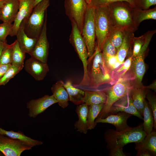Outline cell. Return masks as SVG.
I'll use <instances>...</instances> for the list:
<instances>
[{"label":"cell","instance_id":"cell-1","mask_svg":"<svg viewBox=\"0 0 156 156\" xmlns=\"http://www.w3.org/2000/svg\"><path fill=\"white\" fill-rule=\"evenodd\" d=\"M146 135L142 124L120 131L112 129H107L104 137L107 148L109 151L108 155L126 156L123 151V147L129 143L142 141Z\"/></svg>","mask_w":156,"mask_h":156},{"label":"cell","instance_id":"cell-2","mask_svg":"<svg viewBox=\"0 0 156 156\" xmlns=\"http://www.w3.org/2000/svg\"><path fill=\"white\" fill-rule=\"evenodd\" d=\"M115 27L125 31L134 32L138 29L135 22V6L125 1H118L107 6Z\"/></svg>","mask_w":156,"mask_h":156},{"label":"cell","instance_id":"cell-3","mask_svg":"<svg viewBox=\"0 0 156 156\" xmlns=\"http://www.w3.org/2000/svg\"><path fill=\"white\" fill-rule=\"evenodd\" d=\"M88 62L89 87L97 88L110 83L112 80V74L105 65L101 51H95L92 56L88 59Z\"/></svg>","mask_w":156,"mask_h":156},{"label":"cell","instance_id":"cell-4","mask_svg":"<svg viewBox=\"0 0 156 156\" xmlns=\"http://www.w3.org/2000/svg\"><path fill=\"white\" fill-rule=\"evenodd\" d=\"M94 19L96 39L95 51H101L104 43L115 27L107 6L95 7Z\"/></svg>","mask_w":156,"mask_h":156},{"label":"cell","instance_id":"cell-5","mask_svg":"<svg viewBox=\"0 0 156 156\" xmlns=\"http://www.w3.org/2000/svg\"><path fill=\"white\" fill-rule=\"evenodd\" d=\"M49 0H43L33 8L29 15L21 23L26 34L30 38H38L42 29Z\"/></svg>","mask_w":156,"mask_h":156},{"label":"cell","instance_id":"cell-6","mask_svg":"<svg viewBox=\"0 0 156 156\" xmlns=\"http://www.w3.org/2000/svg\"><path fill=\"white\" fill-rule=\"evenodd\" d=\"M132 86L130 79L122 78L110 87L102 90L106 95V101L96 118H104L107 117L112 105L125 96Z\"/></svg>","mask_w":156,"mask_h":156},{"label":"cell","instance_id":"cell-7","mask_svg":"<svg viewBox=\"0 0 156 156\" xmlns=\"http://www.w3.org/2000/svg\"><path fill=\"white\" fill-rule=\"evenodd\" d=\"M71 23L72 29L69 41L82 63L84 70L83 78L79 86L89 87V81L87 70L89 57L87 49L77 25L74 23Z\"/></svg>","mask_w":156,"mask_h":156},{"label":"cell","instance_id":"cell-8","mask_svg":"<svg viewBox=\"0 0 156 156\" xmlns=\"http://www.w3.org/2000/svg\"><path fill=\"white\" fill-rule=\"evenodd\" d=\"M94 10V7L88 4L81 32L87 49L88 58L92 56L96 49Z\"/></svg>","mask_w":156,"mask_h":156},{"label":"cell","instance_id":"cell-9","mask_svg":"<svg viewBox=\"0 0 156 156\" xmlns=\"http://www.w3.org/2000/svg\"><path fill=\"white\" fill-rule=\"evenodd\" d=\"M88 4L85 0H65L66 14L71 23L77 25L81 34Z\"/></svg>","mask_w":156,"mask_h":156},{"label":"cell","instance_id":"cell-10","mask_svg":"<svg viewBox=\"0 0 156 156\" xmlns=\"http://www.w3.org/2000/svg\"><path fill=\"white\" fill-rule=\"evenodd\" d=\"M20 141L0 135V151L5 156H20L24 151L31 149Z\"/></svg>","mask_w":156,"mask_h":156},{"label":"cell","instance_id":"cell-11","mask_svg":"<svg viewBox=\"0 0 156 156\" xmlns=\"http://www.w3.org/2000/svg\"><path fill=\"white\" fill-rule=\"evenodd\" d=\"M47 14L37 42L33 51L30 54L31 57L44 63H47V62L49 47L47 34Z\"/></svg>","mask_w":156,"mask_h":156},{"label":"cell","instance_id":"cell-12","mask_svg":"<svg viewBox=\"0 0 156 156\" xmlns=\"http://www.w3.org/2000/svg\"><path fill=\"white\" fill-rule=\"evenodd\" d=\"M56 103L57 102L52 95H45L41 98L31 99L27 103L26 107L28 109V116L30 118H35L49 107Z\"/></svg>","mask_w":156,"mask_h":156},{"label":"cell","instance_id":"cell-13","mask_svg":"<svg viewBox=\"0 0 156 156\" xmlns=\"http://www.w3.org/2000/svg\"><path fill=\"white\" fill-rule=\"evenodd\" d=\"M131 89L125 96L112 105L109 110L108 115L115 114L118 112H123L136 116L141 119H143L141 114L133 104L131 94Z\"/></svg>","mask_w":156,"mask_h":156},{"label":"cell","instance_id":"cell-14","mask_svg":"<svg viewBox=\"0 0 156 156\" xmlns=\"http://www.w3.org/2000/svg\"><path fill=\"white\" fill-rule=\"evenodd\" d=\"M147 49L146 47L142 46L138 54L132 57L130 68L134 77L133 85H142V81L146 70L144 58Z\"/></svg>","mask_w":156,"mask_h":156},{"label":"cell","instance_id":"cell-15","mask_svg":"<svg viewBox=\"0 0 156 156\" xmlns=\"http://www.w3.org/2000/svg\"><path fill=\"white\" fill-rule=\"evenodd\" d=\"M24 67L27 72L38 81L43 80L49 70L47 63L42 62L32 57L25 61Z\"/></svg>","mask_w":156,"mask_h":156},{"label":"cell","instance_id":"cell-16","mask_svg":"<svg viewBox=\"0 0 156 156\" xmlns=\"http://www.w3.org/2000/svg\"><path fill=\"white\" fill-rule=\"evenodd\" d=\"M131 115L126 112H120L116 114L108 115L104 118H96V123H109L114 125L116 130L120 131L125 130L130 127L127 124L128 119Z\"/></svg>","mask_w":156,"mask_h":156},{"label":"cell","instance_id":"cell-17","mask_svg":"<svg viewBox=\"0 0 156 156\" xmlns=\"http://www.w3.org/2000/svg\"><path fill=\"white\" fill-rule=\"evenodd\" d=\"M35 0H19V7L17 16L13 22L10 36H16L17 31L22 22L31 12Z\"/></svg>","mask_w":156,"mask_h":156},{"label":"cell","instance_id":"cell-18","mask_svg":"<svg viewBox=\"0 0 156 156\" xmlns=\"http://www.w3.org/2000/svg\"><path fill=\"white\" fill-rule=\"evenodd\" d=\"M19 7V0H5L1 8V20L12 23L17 16Z\"/></svg>","mask_w":156,"mask_h":156},{"label":"cell","instance_id":"cell-19","mask_svg":"<svg viewBox=\"0 0 156 156\" xmlns=\"http://www.w3.org/2000/svg\"><path fill=\"white\" fill-rule=\"evenodd\" d=\"M75 111L78 117V120L74 124L75 128L77 131L84 134L88 130V105L84 103L77 105Z\"/></svg>","mask_w":156,"mask_h":156},{"label":"cell","instance_id":"cell-20","mask_svg":"<svg viewBox=\"0 0 156 156\" xmlns=\"http://www.w3.org/2000/svg\"><path fill=\"white\" fill-rule=\"evenodd\" d=\"M16 40L23 51L29 55L33 51L38 38L29 37L25 33L23 24L21 23L17 31Z\"/></svg>","mask_w":156,"mask_h":156},{"label":"cell","instance_id":"cell-21","mask_svg":"<svg viewBox=\"0 0 156 156\" xmlns=\"http://www.w3.org/2000/svg\"><path fill=\"white\" fill-rule=\"evenodd\" d=\"M64 83L62 80L59 81L52 85L51 89L52 95L59 105L64 109L69 105V99L67 91L63 85Z\"/></svg>","mask_w":156,"mask_h":156},{"label":"cell","instance_id":"cell-22","mask_svg":"<svg viewBox=\"0 0 156 156\" xmlns=\"http://www.w3.org/2000/svg\"><path fill=\"white\" fill-rule=\"evenodd\" d=\"M147 92L143 85H133L131 89L133 104L142 116L144 107V101Z\"/></svg>","mask_w":156,"mask_h":156},{"label":"cell","instance_id":"cell-23","mask_svg":"<svg viewBox=\"0 0 156 156\" xmlns=\"http://www.w3.org/2000/svg\"><path fill=\"white\" fill-rule=\"evenodd\" d=\"M0 135H4L11 138L18 140L26 145L33 147L42 144L43 142L25 135L20 131L18 132L12 131H7L0 127Z\"/></svg>","mask_w":156,"mask_h":156},{"label":"cell","instance_id":"cell-24","mask_svg":"<svg viewBox=\"0 0 156 156\" xmlns=\"http://www.w3.org/2000/svg\"><path fill=\"white\" fill-rule=\"evenodd\" d=\"M85 95L83 103L88 105L92 104H104L106 101L107 96L102 90H84Z\"/></svg>","mask_w":156,"mask_h":156},{"label":"cell","instance_id":"cell-25","mask_svg":"<svg viewBox=\"0 0 156 156\" xmlns=\"http://www.w3.org/2000/svg\"><path fill=\"white\" fill-rule=\"evenodd\" d=\"M134 36L133 32L125 31L123 41L116 54L118 61L122 64L124 63L130 48L133 46Z\"/></svg>","mask_w":156,"mask_h":156},{"label":"cell","instance_id":"cell-26","mask_svg":"<svg viewBox=\"0 0 156 156\" xmlns=\"http://www.w3.org/2000/svg\"><path fill=\"white\" fill-rule=\"evenodd\" d=\"M63 85L68 93L69 101L77 105L83 103L85 95L84 90L76 88L69 80L64 83Z\"/></svg>","mask_w":156,"mask_h":156},{"label":"cell","instance_id":"cell-27","mask_svg":"<svg viewBox=\"0 0 156 156\" xmlns=\"http://www.w3.org/2000/svg\"><path fill=\"white\" fill-rule=\"evenodd\" d=\"M134 18L135 23L138 27L143 21L148 19H156V8L142 10L135 7L134 9Z\"/></svg>","mask_w":156,"mask_h":156},{"label":"cell","instance_id":"cell-28","mask_svg":"<svg viewBox=\"0 0 156 156\" xmlns=\"http://www.w3.org/2000/svg\"><path fill=\"white\" fill-rule=\"evenodd\" d=\"M138 146L143 148L151 155H156V132L152 131L147 135L141 142L135 143Z\"/></svg>","mask_w":156,"mask_h":156},{"label":"cell","instance_id":"cell-29","mask_svg":"<svg viewBox=\"0 0 156 156\" xmlns=\"http://www.w3.org/2000/svg\"><path fill=\"white\" fill-rule=\"evenodd\" d=\"M143 123L142 124L144 130L148 135L153 131L154 127V119L152 111L149 104L145 100L144 103Z\"/></svg>","mask_w":156,"mask_h":156},{"label":"cell","instance_id":"cell-30","mask_svg":"<svg viewBox=\"0 0 156 156\" xmlns=\"http://www.w3.org/2000/svg\"><path fill=\"white\" fill-rule=\"evenodd\" d=\"M13 44L12 64L23 69L26 53L21 49L16 40Z\"/></svg>","mask_w":156,"mask_h":156},{"label":"cell","instance_id":"cell-31","mask_svg":"<svg viewBox=\"0 0 156 156\" xmlns=\"http://www.w3.org/2000/svg\"><path fill=\"white\" fill-rule=\"evenodd\" d=\"M104 104H92L88 106V123L89 130L94 129L97 123L95 120L103 108Z\"/></svg>","mask_w":156,"mask_h":156},{"label":"cell","instance_id":"cell-32","mask_svg":"<svg viewBox=\"0 0 156 156\" xmlns=\"http://www.w3.org/2000/svg\"><path fill=\"white\" fill-rule=\"evenodd\" d=\"M125 35V31L116 27L109 35L108 38L117 51L122 42Z\"/></svg>","mask_w":156,"mask_h":156},{"label":"cell","instance_id":"cell-33","mask_svg":"<svg viewBox=\"0 0 156 156\" xmlns=\"http://www.w3.org/2000/svg\"><path fill=\"white\" fill-rule=\"evenodd\" d=\"M13 46V43L5 44L0 55V64H12Z\"/></svg>","mask_w":156,"mask_h":156},{"label":"cell","instance_id":"cell-34","mask_svg":"<svg viewBox=\"0 0 156 156\" xmlns=\"http://www.w3.org/2000/svg\"><path fill=\"white\" fill-rule=\"evenodd\" d=\"M22 69L12 64L10 67L0 79V86L5 85Z\"/></svg>","mask_w":156,"mask_h":156},{"label":"cell","instance_id":"cell-35","mask_svg":"<svg viewBox=\"0 0 156 156\" xmlns=\"http://www.w3.org/2000/svg\"><path fill=\"white\" fill-rule=\"evenodd\" d=\"M117 50L107 38L102 47L101 52L103 58L116 55Z\"/></svg>","mask_w":156,"mask_h":156},{"label":"cell","instance_id":"cell-36","mask_svg":"<svg viewBox=\"0 0 156 156\" xmlns=\"http://www.w3.org/2000/svg\"><path fill=\"white\" fill-rule=\"evenodd\" d=\"M103 59L107 68L111 74L113 71L122 64L118 61L116 55Z\"/></svg>","mask_w":156,"mask_h":156},{"label":"cell","instance_id":"cell-37","mask_svg":"<svg viewBox=\"0 0 156 156\" xmlns=\"http://www.w3.org/2000/svg\"><path fill=\"white\" fill-rule=\"evenodd\" d=\"M123 1L127 2L135 6L134 0H91L88 5L94 7L105 6L115 2Z\"/></svg>","mask_w":156,"mask_h":156},{"label":"cell","instance_id":"cell-38","mask_svg":"<svg viewBox=\"0 0 156 156\" xmlns=\"http://www.w3.org/2000/svg\"><path fill=\"white\" fill-rule=\"evenodd\" d=\"M12 26V23L7 22L0 24V41H6V38L10 35Z\"/></svg>","mask_w":156,"mask_h":156},{"label":"cell","instance_id":"cell-39","mask_svg":"<svg viewBox=\"0 0 156 156\" xmlns=\"http://www.w3.org/2000/svg\"><path fill=\"white\" fill-rule=\"evenodd\" d=\"M145 35L139 37H134L133 44L132 57H135L139 53L145 41Z\"/></svg>","mask_w":156,"mask_h":156},{"label":"cell","instance_id":"cell-40","mask_svg":"<svg viewBox=\"0 0 156 156\" xmlns=\"http://www.w3.org/2000/svg\"><path fill=\"white\" fill-rule=\"evenodd\" d=\"M146 97L148 101V104L151 108L153 115L154 122V127L156 129V99L155 95L147 92Z\"/></svg>","mask_w":156,"mask_h":156},{"label":"cell","instance_id":"cell-41","mask_svg":"<svg viewBox=\"0 0 156 156\" xmlns=\"http://www.w3.org/2000/svg\"><path fill=\"white\" fill-rule=\"evenodd\" d=\"M134 1L135 7L142 10L148 9L156 4V0H134Z\"/></svg>","mask_w":156,"mask_h":156},{"label":"cell","instance_id":"cell-42","mask_svg":"<svg viewBox=\"0 0 156 156\" xmlns=\"http://www.w3.org/2000/svg\"><path fill=\"white\" fill-rule=\"evenodd\" d=\"M132 58V55L129 56L126 60L124 61V63L123 64V65L122 66L118 69L116 72L118 73H121L122 71H124V70H125V72H126L129 70L131 65Z\"/></svg>","mask_w":156,"mask_h":156},{"label":"cell","instance_id":"cell-43","mask_svg":"<svg viewBox=\"0 0 156 156\" xmlns=\"http://www.w3.org/2000/svg\"><path fill=\"white\" fill-rule=\"evenodd\" d=\"M135 148L137 151L136 156H151L150 153L143 148L135 144Z\"/></svg>","mask_w":156,"mask_h":156},{"label":"cell","instance_id":"cell-44","mask_svg":"<svg viewBox=\"0 0 156 156\" xmlns=\"http://www.w3.org/2000/svg\"><path fill=\"white\" fill-rule=\"evenodd\" d=\"M11 64H0V79L11 66Z\"/></svg>","mask_w":156,"mask_h":156},{"label":"cell","instance_id":"cell-45","mask_svg":"<svg viewBox=\"0 0 156 156\" xmlns=\"http://www.w3.org/2000/svg\"><path fill=\"white\" fill-rule=\"evenodd\" d=\"M144 87L146 89H151L155 91L156 90V81H155L154 82L148 86H144Z\"/></svg>","mask_w":156,"mask_h":156},{"label":"cell","instance_id":"cell-46","mask_svg":"<svg viewBox=\"0 0 156 156\" xmlns=\"http://www.w3.org/2000/svg\"><path fill=\"white\" fill-rule=\"evenodd\" d=\"M7 43V41L5 42L0 41V56L2 51L5 44Z\"/></svg>","mask_w":156,"mask_h":156},{"label":"cell","instance_id":"cell-47","mask_svg":"<svg viewBox=\"0 0 156 156\" xmlns=\"http://www.w3.org/2000/svg\"><path fill=\"white\" fill-rule=\"evenodd\" d=\"M42 0H35L33 5L34 7Z\"/></svg>","mask_w":156,"mask_h":156},{"label":"cell","instance_id":"cell-48","mask_svg":"<svg viewBox=\"0 0 156 156\" xmlns=\"http://www.w3.org/2000/svg\"><path fill=\"white\" fill-rule=\"evenodd\" d=\"M5 0H0V8L2 7L3 3Z\"/></svg>","mask_w":156,"mask_h":156},{"label":"cell","instance_id":"cell-49","mask_svg":"<svg viewBox=\"0 0 156 156\" xmlns=\"http://www.w3.org/2000/svg\"><path fill=\"white\" fill-rule=\"evenodd\" d=\"M85 0L86 1L87 3L88 4H89L90 3L91 1V0Z\"/></svg>","mask_w":156,"mask_h":156},{"label":"cell","instance_id":"cell-50","mask_svg":"<svg viewBox=\"0 0 156 156\" xmlns=\"http://www.w3.org/2000/svg\"><path fill=\"white\" fill-rule=\"evenodd\" d=\"M4 156L3 154L0 151V156Z\"/></svg>","mask_w":156,"mask_h":156},{"label":"cell","instance_id":"cell-51","mask_svg":"<svg viewBox=\"0 0 156 156\" xmlns=\"http://www.w3.org/2000/svg\"><path fill=\"white\" fill-rule=\"evenodd\" d=\"M1 20V9L0 8V20Z\"/></svg>","mask_w":156,"mask_h":156}]
</instances>
